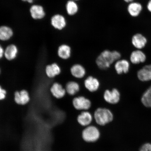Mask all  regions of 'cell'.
<instances>
[{"label":"cell","instance_id":"obj_1","mask_svg":"<svg viewBox=\"0 0 151 151\" xmlns=\"http://www.w3.org/2000/svg\"><path fill=\"white\" fill-rule=\"evenodd\" d=\"M121 58L120 53L116 50H108L103 51L96 58V63L98 68L102 70H106L112 64Z\"/></svg>","mask_w":151,"mask_h":151},{"label":"cell","instance_id":"obj_2","mask_svg":"<svg viewBox=\"0 0 151 151\" xmlns=\"http://www.w3.org/2000/svg\"><path fill=\"white\" fill-rule=\"evenodd\" d=\"M93 117L98 125L105 126L113 121L114 115L110 109L105 107H99L94 111Z\"/></svg>","mask_w":151,"mask_h":151},{"label":"cell","instance_id":"obj_3","mask_svg":"<svg viewBox=\"0 0 151 151\" xmlns=\"http://www.w3.org/2000/svg\"><path fill=\"white\" fill-rule=\"evenodd\" d=\"M83 140L87 143L96 142L101 137V133L99 128L94 126H87L82 133Z\"/></svg>","mask_w":151,"mask_h":151},{"label":"cell","instance_id":"obj_4","mask_svg":"<svg viewBox=\"0 0 151 151\" xmlns=\"http://www.w3.org/2000/svg\"><path fill=\"white\" fill-rule=\"evenodd\" d=\"M73 105L74 108L78 111H88L91 107L90 100L84 96L75 97L73 100Z\"/></svg>","mask_w":151,"mask_h":151},{"label":"cell","instance_id":"obj_5","mask_svg":"<svg viewBox=\"0 0 151 151\" xmlns=\"http://www.w3.org/2000/svg\"><path fill=\"white\" fill-rule=\"evenodd\" d=\"M120 92L116 88H113L111 90L106 89L104 92V100L106 103L111 104H118L120 101Z\"/></svg>","mask_w":151,"mask_h":151},{"label":"cell","instance_id":"obj_6","mask_svg":"<svg viewBox=\"0 0 151 151\" xmlns=\"http://www.w3.org/2000/svg\"><path fill=\"white\" fill-rule=\"evenodd\" d=\"M85 87L91 92L97 91L100 86V83L99 80L92 76H89L84 81Z\"/></svg>","mask_w":151,"mask_h":151},{"label":"cell","instance_id":"obj_7","mask_svg":"<svg viewBox=\"0 0 151 151\" xmlns=\"http://www.w3.org/2000/svg\"><path fill=\"white\" fill-rule=\"evenodd\" d=\"M32 18L35 20H41L46 16L44 8L42 6L35 4L32 6L29 9Z\"/></svg>","mask_w":151,"mask_h":151},{"label":"cell","instance_id":"obj_8","mask_svg":"<svg viewBox=\"0 0 151 151\" xmlns=\"http://www.w3.org/2000/svg\"><path fill=\"white\" fill-rule=\"evenodd\" d=\"M14 100L18 105H24L27 104L30 101L29 93L25 90L17 91L14 94Z\"/></svg>","mask_w":151,"mask_h":151},{"label":"cell","instance_id":"obj_9","mask_svg":"<svg viewBox=\"0 0 151 151\" xmlns=\"http://www.w3.org/2000/svg\"><path fill=\"white\" fill-rule=\"evenodd\" d=\"M77 119L80 125L86 127L91 124L93 120V116L88 111H82L77 116Z\"/></svg>","mask_w":151,"mask_h":151},{"label":"cell","instance_id":"obj_10","mask_svg":"<svg viewBox=\"0 0 151 151\" xmlns=\"http://www.w3.org/2000/svg\"><path fill=\"white\" fill-rule=\"evenodd\" d=\"M51 24L55 29L61 30L66 26V22L65 17L60 14L54 15L51 18Z\"/></svg>","mask_w":151,"mask_h":151},{"label":"cell","instance_id":"obj_11","mask_svg":"<svg viewBox=\"0 0 151 151\" xmlns=\"http://www.w3.org/2000/svg\"><path fill=\"white\" fill-rule=\"evenodd\" d=\"M52 95L57 99H61L65 97L66 91L65 88L59 83L55 82L53 84L50 89Z\"/></svg>","mask_w":151,"mask_h":151},{"label":"cell","instance_id":"obj_12","mask_svg":"<svg viewBox=\"0 0 151 151\" xmlns=\"http://www.w3.org/2000/svg\"><path fill=\"white\" fill-rule=\"evenodd\" d=\"M129 67V62L125 59L118 60L115 62L114 65L115 70L118 75L128 73Z\"/></svg>","mask_w":151,"mask_h":151},{"label":"cell","instance_id":"obj_13","mask_svg":"<svg viewBox=\"0 0 151 151\" xmlns=\"http://www.w3.org/2000/svg\"><path fill=\"white\" fill-rule=\"evenodd\" d=\"M71 74L75 78L81 79L83 78L86 74V70L84 66L80 64H75L70 69Z\"/></svg>","mask_w":151,"mask_h":151},{"label":"cell","instance_id":"obj_14","mask_svg":"<svg viewBox=\"0 0 151 151\" xmlns=\"http://www.w3.org/2000/svg\"><path fill=\"white\" fill-rule=\"evenodd\" d=\"M61 70L59 65L56 63H53L47 65L45 69V72L47 76L52 78L61 73Z\"/></svg>","mask_w":151,"mask_h":151},{"label":"cell","instance_id":"obj_15","mask_svg":"<svg viewBox=\"0 0 151 151\" xmlns=\"http://www.w3.org/2000/svg\"><path fill=\"white\" fill-rule=\"evenodd\" d=\"M147 42L146 37L141 34H135L132 38V44L137 49H141L144 48Z\"/></svg>","mask_w":151,"mask_h":151},{"label":"cell","instance_id":"obj_16","mask_svg":"<svg viewBox=\"0 0 151 151\" xmlns=\"http://www.w3.org/2000/svg\"><path fill=\"white\" fill-rule=\"evenodd\" d=\"M138 78L142 81H151V65H147L137 72Z\"/></svg>","mask_w":151,"mask_h":151},{"label":"cell","instance_id":"obj_17","mask_svg":"<svg viewBox=\"0 0 151 151\" xmlns=\"http://www.w3.org/2000/svg\"><path fill=\"white\" fill-rule=\"evenodd\" d=\"M71 49L70 46L66 44H63L58 47V54L61 59L66 60L70 58L71 55Z\"/></svg>","mask_w":151,"mask_h":151},{"label":"cell","instance_id":"obj_18","mask_svg":"<svg viewBox=\"0 0 151 151\" xmlns=\"http://www.w3.org/2000/svg\"><path fill=\"white\" fill-rule=\"evenodd\" d=\"M14 32L12 28L8 26H0V40L7 41L9 40L14 35Z\"/></svg>","mask_w":151,"mask_h":151},{"label":"cell","instance_id":"obj_19","mask_svg":"<svg viewBox=\"0 0 151 151\" xmlns=\"http://www.w3.org/2000/svg\"><path fill=\"white\" fill-rule=\"evenodd\" d=\"M18 53V49L16 45L11 44L7 46L4 50V56L7 60L12 61L16 58Z\"/></svg>","mask_w":151,"mask_h":151},{"label":"cell","instance_id":"obj_20","mask_svg":"<svg viewBox=\"0 0 151 151\" xmlns=\"http://www.w3.org/2000/svg\"><path fill=\"white\" fill-rule=\"evenodd\" d=\"M146 58L144 53L139 50L134 51L130 56V60L134 64L143 63L146 61Z\"/></svg>","mask_w":151,"mask_h":151},{"label":"cell","instance_id":"obj_21","mask_svg":"<svg viewBox=\"0 0 151 151\" xmlns=\"http://www.w3.org/2000/svg\"><path fill=\"white\" fill-rule=\"evenodd\" d=\"M142 9V5L140 3L137 2H131L128 5L127 7L128 13L133 17L139 16Z\"/></svg>","mask_w":151,"mask_h":151},{"label":"cell","instance_id":"obj_22","mask_svg":"<svg viewBox=\"0 0 151 151\" xmlns=\"http://www.w3.org/2000/svg\"><path fill=\"white\" fill-rule=\"evenodd\" d=\"M65 89L66 92L69 95L73 96L80 91V87L78 83L75 81H70L66 84Z\"/></svg>","mask_w":151,"mask_h":151},{"label":"cell","instance_id":"obj_23","mask_svg":"<svg viewBox=\"0 0 151 151\" xmlns=\"http://www.w3.org/2000/svg\"><path fill=\"white\" fill-rule=\"evenodd\" d=\"M66 9L68 14L70 16H73L78 12V5L75 1H68L66 5Z\"/></svg>","mask_w":151,"mask_h":151},{"label":"cell","instance_id":"obj_24","mask_svg":"<svg viewBox=\"0 0 151 151\" xmlns=\"http://www.w3.org/2000/svg\"><path fill=\"white\" fill-rule=\"evenodd\" d=\"M141 101L145 106L151 108V86L143 94Z\"/></svg>","mask_w":151,"mask_h":151},{"label":"cell","instance_id":"obj_25","mask_svg":"<svg viewBox=\"0 0 151 151\" xmlns=\"http://www.w3.org/2000/svg\"><path fill=\"white\" fill-rule=\"evenodd\" d=\"M139 151H151V143H145L141 146Z\"/></svg>","mask_w":151,"mask_h":151},{"label":"cell","instance_id":"obj_26","mask_svg":"<svg viewBox=\"0 0 151 151\" xmlns=\"http://www.w3.org/2000/svg\"><path fill=\"white\" fill-rule=\"evenodd\" d=\"M7 92L0 86V101L4 100L6 97Z\"/></svg>","mask_w":151,"mask_h":151},{"label":"cell","instance_id":"obj_27","mask_svg":"<svg viewBox=\"0 0 151 151\" xmlns=\"http://www.w3.org/2000/svg\"><path fill=\"white\" fill-rule=\"evenodd\" d=\"M4 50L3 47L0 45V59H1L4 56Z\"/></svg>","mask_w":151,"mask_h":151},{"label":"cell","instance_id":"obj_28","mask_svg":"<svg viewBox=\"0 0 151 151\" xmlns=\"http://www.w3.org/2000/svg\"><path fill=\"white\" fill-rule=\"evenodd\" d=\"M147 8L148 10L151 13V0L148 2L147 5Z\"/></svg>","mask_w":151,"mask_h":151},{"label":"cell","instance_id":"obj_29","mask_svg":"<svg viewBox=\"0 0 151 151\" xmlns=\"http://www.w3.org/2000/svg\"><path fill=\"white\" fill-rule=\"evenodd\" d=\"M22 1L26 2L29 3H33L34 0H22Z\"/></svg>","mask_w":151,"mask_h":151},{"label":"cell","instance_id":"obj_30","mask_svg":"<svg viewBox=\"0 0 151 151\" xmlns=\"http://www.w3.org/2000/svg\"><path fill=\"white\" fill-rule=\"evenodd\" d=\"M134 0H124V1L127 3L132 2Z\"/></svg>","mask_w":151,"mask_h":151},{"label":"cell","instance_id":"obj_31","mask_svg":"<svg viewBox=\"0 0 151 151\" xmlns=\"http://www.w3.org/2000/svg\"><path fill=\"white\" fill-rule=\"evenodd\" d=\"M0 74H1V70H0Z\"/></svg>","mask_w":151,"mask_h":151},{"label":"cell","instance_id":"obj_32","mask_svg":"<svg viewBox=\"0 0 151 151\" xmlns=\"http://www.w3.org/2000/svg\"><path fill=\"white\" fill-rule=\"evenodd\" d=\"M74 1H78V0H74Z\"/></svg>","mask_w":151,"mask_h":151},{"label":"cell","instance_id":"obj_33","mask_svg":"<svg viewBox=\"0 0 151 151\" xmlns=\"http://www.w3.org/2000/svg\"><path fill=\"white\" fill-rule=\"evenodd\" d=\"M34 1H35V0H34Z\"/></svg>","mask_w":151,"mask_h":151}]
</instances>
